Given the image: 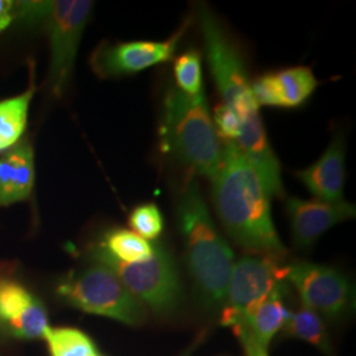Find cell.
Returning a JSON list of instances; mask_svg holds the SVG:
<instances>
[{
  "mask_svg": "<svg viewBox=\"0 0 356 356\" xmlns=\"http://www.w3.org/2000/svg\"><path fill=\"white\" fill-rule=\"evenodd\" d=\"M280 94L281 108H298L309 101L318 81L307 66H292L275 72Z\"/></svg>",
  "mask_w": 356,
  "mask_h": 356,
  "instance_id": "e0dca14e",
  "label": "cell"
},
{
  "mask_svg": "<svg viewBox=\"0 0 356 356\" xmlns=\"http://www.w3.org/2000/svg\"><path fill=\"white\" fill-rule=\"evenodd\" d=\"M48 312L40 300H35L26 312L13 322L7 323L10 334L19 339H40L49 327Z\"/></svg>",
  "mask_w": 356,
  "mask_h": 356,
  "instance_id": "7402d4cb",
  "label": "cell"
},
{
  "mask_svg": "<svg viewBox=\"0 0 356 356\" xmlns=\"http://www.w3.org/2000/svg\"><path fill=\"white\" fill-rule=\"evenodd\" d=\"M0 327H1V319H0Z\"/></svg>",
  "mask_w": 356,
  "mask_h": 356,
  "instance_id": "83f0119b",
  "label": "cell"
},
{
  "mask_svg": "<svg viewBox=\"0 0 356 356\" xmlns=\"http://www.w3.org/2000/svg\"><path fill=\"white\" fill-rule=\"evenodd\" d=\"M189 23H184L172 36L163 41H127L111 44L103 41L91 53L92 72L103 79L132 76L156 65L165 64L175 58L181 38Z\"/></svg>",
  "mask_w": 356,
  "mask_h": 356,
  "instance_id": "9c48e42d",
  "label": "cell"
},
{
  "mask_svg": "<svg viewBox=\"0 0 356 356\" xmlns=\"http://www.w3.org/2000/svg\"><path fill=\"white\" fill-rule=\"evenodd\" d=\"M211 182L216 214L229 236L251 254L284 259L288 252L273 225L272 197L235 143L222 148V164Z\"/></svg>",
  "mask_w": 356,
  "mask_h": 356,
  "instance_id": "6da1fadb",
  "label": "cell"
},
{
  "mask_svg": "<svg viewBox=\"0 0 356 356\" xmlns=\"http://www.w3.org/2000/svg\"><path fill=\"white\" fill-rule=\"evenodd\" d=\"M286 211L292 226L293 243L300 250H310L319 238L346 220L355 218V206L350 202L326 204L317 200L286 198Z\"/></svg>",
  "mask_w": 356,
  "mask_h": 356,
  "instance_id": "8fae6325",
  "label": "cell"
},
{
  "mask_svg": "<svg viewBox=\"0 0 356 356\" xmlns=\"http://www.w3.org/2000/svg\"><path fill=\"white\" fill-rule=\"evenodd\" d=\"M197 19L216 89L223 104L238 115L242 124L236 145L260 175L270 176L277 172L280 164L268 140L242 51L210 7L200 4Z\"/></svg>",
  "mask_w": 356,
  "mask_h": 356,
  "instance_id": "7a4b0ae2",
  "label": "cell"
},
{
  "mask_svg": "<svg viewBox=\"0 0 356 356\" xmlns=\"http://www.w3.org/2000/svg\"><path fill=\"white\" fill-rule=\"evenodd\" d=\"M288 281L300 294L302 305L321 317L341 318L351 305V284L335 268L306 261L294 263L289 266Z\"/></svg>",
  "mask_w": 356,
  "mask_h": 356,
  "instance_id": "30bf717a",
  "label": "cell"
},
{
  "mask_svg": "<svg viewBox=\"0 0 356 356\" xmlns=\"http://www.w3.org/2000/svg\"><path fill=\"white\" fill-rule=\"evenodd\" d=\"M176 88L182 92L197 97L204 92L202 56L197 49H188L179 54L173 64Z\"/></svg>",
  "mask_w": 356,
  "mask_h": 356,
  "instance_id": "ffe728a7",
  "label": "cell"
},
{
  "mask_svg": "<svg viewBox=\"0 0 356 356\" xmlns=\"http://www.w3.org/2000/svg\"><path fill=\"white\" fill-rule=\"evenodd\" d=\"M163 151L193 173L211 178L222 164V147L216 135L206 94L191 97L177 88L168 89L160 124Z\"/></svg>",
  "mask_w": 356,
  "mask_h": 356,
  "instance_id": "277c9868",
  "label": "cell"
},
{
  "mask_svg": "<svg viewBox=\"0 0 356 356\" xmlns=\"http://www.w3.org/2000/svg\"><path fill=\"white\" fill-rule=\"evenodd\" d=\"M201 341H202V335H201V337H200V338H198V339H197V342H195V343H193V344H194V346H191V348H189V350H188V351H186V353H185V354H184V355H182V356L193 355V353H194V350H195V347H197V346H198V344L201 343Z\"/></svg>",
  "mask_w": 356,
  "mask_h": 356,
  "instance_id": "4316f807",
  "label": "cell"
},
{
  "mask_svg": "<svg viewBox=\"0 0 356 356\" xmlns=\"http://www.w3.org/2000/svg\"><path fill=\"white\" fill-rule=\"evenodd\" d=\"M284 338L300 339L314 346L326 356H334L331 350L330 338L323 321L316 312L302 305L292 312L284 327L281 329Z\"/></svg>",
  "mask_w": 356,
  "mask_h": 356,
  "instance_id": "9a60e30c",
  "label": "cell"
},
{
  "mask_svg": "<svg viewBox=\"0 0 356 356\" xmlns=\"http://www.w3.org/2000/svg\"><path fill=\"white\" fill-rule=\"evenodd\" d=\"M51 356H98L97 346L86 332L74 327H51L42 337Z\"/></svg>",
  "mask_w": 356,
  "mask_h": 356,
  "instance_id": "d6986e66",
  "label": "cell"
},
{
  "mask_svg": "<svg viewBox=\"0 0 356 356\" xmlns=\"http://www.w3.org/2000/svg\"><path fill=\"white\" fill-rule=\"evenodd\" d=\"M13 22V1L0 0V33L11 26Z\"/></svg>",
  "mask_w": 356,
  "mask_h": 356,
  "instance_id": "484cf974",
  "label": "cell"
},
{
  "mask_svg": "<svg viewBox=\"0 0 356 356\" xmlns=\"http://www.w3.org/2000/svg\"><path fill=\"white\" fill-rule=\"evenodd\" d=\"M231 329L242 344L245 356H269L268 355V348L259 343L254 337H251L247 331L243 329L242 326H234Z\"/></svg>",
  "mask_w": 356,
  "mask_h": 356,
  "instance_id": "d4e9b609",
  "label": "cell"
},
{
  "mask_svg": "<svg viewBox=\"0 0 356 356\" xmlns=\"http://www.w3.org/2000/svg\"><path fill=\"white\" fill-rule=\"evenodd\" d=\"M33 92L35 88L31 82L26 92L0 101V152L13 148L23 136Z\"/></svg>",
  "mask_w": 356,
  "mask_h": 356,
  "instance_id": "2e32d148",
  "label": "cell"
},
{
  "mask_svg": "<svg viewBox=\"0 0 356 356\" xmlns=\"http://www.w3.org/2000/svg\"><path fill=\"white\" fill-rule=\"evenodd\" d=\"M132 231L147 241L157 239L164 231V216L156 204H138L129 214Z\"/></svg>",
  "mask_w": 356,
  "mask_h": 356,
  "instance_id": "603a6c76",
  "label": "cell"
},
{
  "mask_svg": "<svg viewBox=\"0 0 356 356\" xmlns=\"http://www.w3.org/2000/svg\"><path fill=\"white\" fill-rule=\"evenodd\" d=\"M213 122L218 139H222L226 143H238L242 132V124L238 115L231 108L225 106L223 103L218 104L214 108Z\"/></svg>",
  "mask_w": 356,
  "mask_h": 356,
  "instance_id": "cb8c5ba5",
  "label": "cell"
},
{
  "mask_svg": "<svg viewBox=\"0 0 356 356\" xmlns=\"http://www.w3.org/2000/svg\"><path fill=\"white\" fill-rule=\"evenodd\" d=\"M98 356H103V355H101V354H99V355H98Z\"/></svg>",
  "mask_w": 356,
  "mask_h": 356,
  "instance_id": "f1b7e54d",
  "label": "cell"
},
{
  "mask_svg": "<svg viewBox=\"0 0 356 356\" xmlns=\"http://www.w3.org/2000/svg\"><path fill=\"white\" fill-rule=\"evenodd\" d=\"M288 270L289 266H281L280 260L257 254L243 256L234 263L220 325L229 327L244 310L285 285Z\"/></svg>",
  "mask_w": 356,
  "mask_h": 356,
  "instance_id": "ba28073f",
  "label": "cell"
},
{
  "mask_svg": "<svg viewBox=\"0 0 356 356\" xmlns=\"http://www.w3.org/2000/svg\"><path fill=\"white\" fill-rule=\"evenodd\" d=\"M36 297L20 282L0 280V319L1 323H10L19 318Z\"/></svg>",
  "mask_w": 356,
  "mask_h": 356,
  "instance_id": "44dd1931",
  "label": "cell"
},
{
  "mask_svg": "<svg viewBox=\"0 0 356 356\" xmlns=\"http://www.w3.org/2000/svg\"><path fill=\"white\" fill-rule=\"evenodd\" d=\"M285 293L286 285L277 288L275 292L244 310L229 327L242 326L259 343L268 348L270 341L280 332L292 313L284 302Z\"/></svg>",
  "mask_w": 356,
  "mask_h": 356,
  "instance_id": "5bb4252c",
  "label": "cell"
},
{
  "mask_svg": "<svg viewBox=\"0 0 356 356\" xmlns=\"http://www.w3.org/2000/svg\"><path fill=\"white\" fill-rule=\"evenodd\" d=\"M94 7L88 0L13 1V17L26 26H41L51 48L48 90L61 98L69 88L76 53Z\"/></svg>",
  "mask_w": 356,
  "mask_h": 356,
  "instance_id": "5b68a950",
  "label": "cell"
},
{
  "mask_svg": "<svg viewBox=\"0 0 356 356\" xmlns=\"http://www.w3.org/2000/svg\"><path fill=\"white\" fill-rule=\"evenodd\" d=\"M98 244L111 257L122 263L145 261L154 254L157 245L127 229H108Z\"/></svg>",
  "mask_w": 356,
  "mask_h": 356,
  "instance_id": "ac0fdd59",
  "label": "cell"
},
{
  "mask_svg": "<svg viewBox=\"0 0 356 356\" xmlns=\"http://www.w3.org/2000/svg\"><path fill=\"white\" fill-rule=\"evenodd\" d=\"M33 184V148L28 141H24L0 157V207L28 200Z\"/></svg>",
  "mask_w": 356,
  "mask_h": 356,
  "instance_id": "4fadbf2b",
  "label": "cell"
},
{
  "mask_svg": "<svg viewBox=\"0 0 356 356\" xmlns=\"http://www.w3.org/2000/svg\"><path fill=\"white\" fill-rule=\"evenodd\" d=\"M56 294L66 305L128 326H140L147 319V307L99 263L66 275L57 284Z\"/></svg>",
  "mask_w": 356,
  "mask_h": 356,
  "instance_id": "52a82bcc",
  "label": "cell"
},
{
  "mask_svg": "<svg viewBox=\"0 0 356 356\" xmlns=\"http://www.w3.org/2000/svg\"><path fill=\"white\" fill-rule=\"evenodd\" d=\"M90 261L110 268L116 277L143 305L154 314L168 317L182 304L184 289L173 256L161 244L151 259L140 263H122L107 254L97 243L88 251Z\"/></svg>",
  "mask_w": 356,
  "mask_h": 356,
  "instance_id": "8992f818",
  "label": "cell"
},
{
  "mask_svg": "<svg viewBox=\"0 0 356 356\" xmlns=\"http://www.w3.org/2000/svg\"><path fill=\"white\" fill-rule=\"evenodd\" d=\"M176 216L195 292L204 306L222 305L234 266V252L216 229L194 179L185 182L178 191Z\"/></svg>",
  "mask_w": 356,
  "mask_h": 356,
  "instance_id": "3957f363",
  "label": "cell"
},
{
  "mask_svg": "<svg viewBox=\"0 0 356 356\" xmlns=\"http://www.w3.org/2000/svg\"><path fill=\"white\" fill-rule=\"evenodd\" d=\"M344 159L346 143L343 135L337 134L318 160L297 172V177L305 185L314 200L326 204L343 202Z\"/></svg>",
  "mask_w": 356,
  "mask_h": 356,
  "instance_id": "7c38bea8",
  "label": "cell"
}]
</instances>
